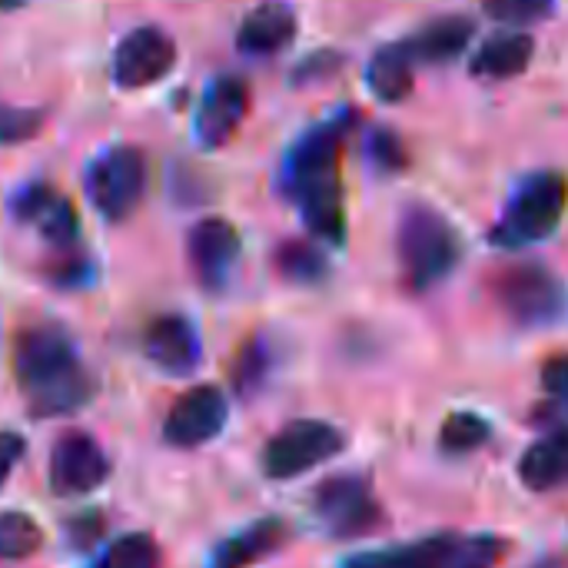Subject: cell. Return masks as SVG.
Returning <instances> with one entry per match:
<instances>
[{
	"mask_svg": "<svg viewBox=\"0 0 568 568\" xmlns=\"http://www.w3.org/2000/svg\"><path fill=\"white\" fill-rule=\"evenodd\" d=\"M359 113L353 106H343L339 113L313 123L290 150L280 166V190L286 200L296 203L306 230L329 243H346V203H343V183H339V160L343 146L356 126Z\"/></svg>",
	"mask_w": 568,
	"mask_h": 568,
	"instance_id": "1",
	"label": "cell"
},
{
	"mask_svg": "<svg viewBox=\"0 0 568 568\" xmlns=\"http://www.w3.org/2000/svg\"><path fill=\"white\" fill-rule=\"evenodd\" d=\"M10 366L20 393L27 396L30 416H70L93 403L97 376L80 363L77 343L57 323H37L17 333Z\"/></svg>",
	"mask_w": 568,
	"mask_h": 568,
	"instance_id": "2",
	"label": "cell"
},
{
	"mask_svg": "<svg viewBox=\"0 0 568 568\" xmlns=\"http://www.w3.org/2000/svg\"><path fill=\"white\" fill-rule=\"evenodd\" d=\"M396 260L406 290L426 293L439 286L463 260V236L429 203H409L396 226Z\"/></svg>",
	"mask_w": 568,
	"mask_h": 568,
	"instance_id": "3",
	"label": "cell"
},
{
	"mask_svg": "<svg viewBox=\"0 0 568 568\" xmlns=\"http://www.w3.org/2000/svg\"><path fill=\"white\" fill-rule=\"evenodd\" d=\"M509 556V539L496 532H436L416 542L363 549L339 568H499Z\"/></svg>",
	"mask_w": 568,
	"mask_h": 568,
	"instance_id": "4",
	"label": "cell"
},
{
	"mask_svg": "<svg viewBox=\"0 0 568 568\" xmlns=\"http://www.w3.org/2000/svg\"><path fill=\"white\" fill-rule=\"evenodd\" d=\"M568 210V176L559 170H539L526 176L496 226L489 230V243L499 250H526L552 236Z\"/></svg>",
	"mask_w": 568,
	"mask_h": 568,
	"instance_id": "5",
	"label": "cell"
},
{
	"mask_svg": "<svg viewBox=\"0 0 568 568\" xmlns=\"http://www.w3.org/2000/svg\"><path fill=\"white\" fill-rule=\"evenodd\" d=\"M489 293L509 323L523 329H542L566 316V283L542 263H509L493 273Z\"/></svg>",
	"mask_w": 568,
	"mask_h": 568,
	"instance_id": "6",
	"label": "cell"
},
{
	"mask_svg": "<svg viewBox=\"0 0 568 568\" xmlns=\"http://www.w3.org/2000/svg\"><path fill=\"white\" fill-rule=\"evenodd\" d=\"M343 449H346V433L339 426L326 419H293L263 446L260 466L266 479L286 483L336 459Z\"/></svg>",
	"mask_w": 568,
	"mask_h": 568,
	"instance_id": "7",
	"label": "cell"
},
{
	"mask_svg": "<svg viewBox=\"0 0 568 568\" xmlns=\"http://www.w3.org/2000/svg\"><path fill=\"white\" fill-rule=\"evenodd\" d=\"M83 186L90 206L106 223H123L146 193V160L136 146H110L90 160Z\"/></svg>",
	"mask_w": 568,
	"mask_h": 568,
	"instance_id": "8",
	"label": "cell"
},
{
	"mask_svg": "<svg viewBox=\"0 0 568 568\" xmlns=\"http://www.w3.org/2000/svg\"><path fill=\"white\" fill-rule=\"evenodd\" d=\"M313 513L333 539H366L386 526L373 483L356 473L323 479L313 493Z\"/></svg>",
	"mask_w": 568,
	"mask_h": 568,
	"instance_id": "9",
	"label": "cell"
},
{
	"mask_svg": "<svg viewBox=\"0 0 568 568\" xmlns=\"http://www.w3.org/2000/svg\"><path fill=\"white\" fill-rule=\"evenodd\" d=\"M173 67H176V43L156 23L133 27L113 47V57H110V77L120 90L153 87L163 77H170Z\"/></svg>",
	"mask_w": 568,
	"mask_h": 568,
	"instance_id": "10",
	"label": "cell"
},
{
	"mask_svg": "<svg viewBox=\"0 0 568 568\" xmlns=\"http://www.w3.org/2000/svg\"><path fill=\"white\" fill-rule=\"evenodd\" d=\"M7 210L17 223L33 226L40 233V240L47 246H53L57 253L77 250V240H80L77 206L60 190H53L50 183H43V180L23 183L20 190L10 193Z\"/></svg>",
	"mask_w": 568,
	"mask_h": 568,
	"instance_id": "11",
	"label": "cell"
},
{
	"mask_svg": "<svg viewBox=\"0 0 568 568\" xmlns=\"http://www.w3.org/2000/svg\"><path fill=\"white\" fill-rule=\"evenodd\" d=\"M110 479V456L103 446L80 429H67L53 449H50V466H47V483L50 493L70 499V496H87L100 489Z\"/></svg>",
	"mask_w": 568,
	"mask_h": 568,
	"instance_id": "12",
	"label": "cell"
},
{
	"mask_svg": "<svg viewBox=\"0 0 568 568\" xmlns=\"http://www.w3.org/2000/svg\"><path fill=\"white\" fill-rule=\"evenodd\" d=\"M240 253H243L240 230L223 216H203L186 233V260L196 283L206 293H223L230 286Z\"/></svg>",
	"mask_w": 568,
	"mask_h": 568,
	"instance_id": "13",
	"label": "cell"
},
{
	"mask_svg": "<svg viewBox=\"0 0 568 568\" xmlns=\"http://www.w3.org/2000/svg\"><path fill=\"white\" fill-rule=\"evenodd\" d=\"M230 423V403L216 386L186 389L163 419V443L173 449H200L213 443Z\"/></svg>",
	"mask_w": 568,
	"mask_h": 568,
	"instance_id": "14",
	"label": "cell"
},
{
	"mask_svg": "<svg viewBox=\"0 0 568 568\" xmlns=\"http://www.w3.org/2000/svg\"><path fill=\"white\" fill-rule=\"evenodd\" d=\"M250 113V87L240 77H216L206 83L196 116H193V136L203 150H220L226 146L236 130L243 126Z\"/></svg>",
	"mask_w": 568,
	"mask_h": 568,
	"instance_id": "15",
	"label": "cell"
},
{
	"mask_svg": "<svg viewBox=\"0 0 568 568\" xmlns=\"http://www.w3.org/2000/svg\"><path fill=\"white\" fill-rule=\"evenodd\" d=\"M143 356L166 376L186 379L200 369L203 343L196 326L183 313H163L150 320L143 333Z\"/></svg>",
	"mask_w": 568,
	"mask_h": 568,
	"instance_id": "16",
	"label": "cell"
},
{
	"mask_svg": "<svg viewBox=\"0 0 568 568\" xmlns=\"http://www.w3.org/2000/svg\"><path fill=\"white\" fill-rule=\"evenodd\" d=\"M300 33V17L286 0H260L236 30V47L246 57H276Z\"/></svg>",
	"mask_w": 568,
	"mask_h": 568,
	"instance_id": "17",
	"label": "cell"
},
{
	"mask_svg": "<svg viewBox=\"0 0 568 568\" xmlns=\"http://www.w3.org/2000/svg\"><path fill=\"white\" fill-rule=\"evenodd\" d=\"M476 37V23L473 17L466 13H446V17H436L429 20L426 27H419L406 43L413 63H429V67H443V63H453L459 60L469 43Z\"/></svg>",
	"mask_w": 568,
	"mask_h": 568,
	"instance_id": "18",
	"label": "cell"
},
{
	"mask_svg": "<svg viewBox=\"0 0 568 568\" xmlns=\"http://www.w3.org/2000/svg\"><path fill=\"white\" fill-rule=\"evenodd\" d=\"M290 536V526L276 516L256 519L250 526H243L240 532L226 536L216 552L210 556L206 568H253L256 562H263L266 556H273Z\"/></svg>",
	"mask_w": 568,
	"mask_h": 568,
	"instance_id": "19",
	"label": "cell"
},
{
	"mask_svg": "<svg viewBox=\"0 0 568 568\" xmlns=\"http://www.w3.org/2000/svg\"><path fill=\"white\" fill-rule=\"evenodd\" d=\"M519 479L532 493H556L568 486V426L542 433L516 466Z\"/></svg>",
	"mask_w": 568,
	"mask_h": 568,
	"instance_id": "20",
	"label": "cell"
},
{
	"mask_svg": "<svg viewBox=\"0 0 568 568\" xmlns=\"http://www.w3.org/2000/svg\"><path fill=\"white\" fill-rule=\"evenodd\" d=\"M536 57V40L526 30H506L489 37L469 60L473 77L483 80H513L529 70Z\"/></svg>",
	"mask_w": 568,
	"mask_h": 568,
	"instance_id": "21",
	"label": "cell"
},
{
	"mask_svg": "<svg viewBox=\"0 0 568 568\" xmlns=\"http://www.w3.org/2000/svg\"><path fill=\"white\" fill-rule=\"evenodd\" d=\"M366 87L379 103H403L413 93L416 77L406 43H386L373 53L366 67Z\"/></svg>",
	"mask_w": 568,
	"mask_h": 568,
	"instance_id": "22",
	"label": "cell"
},
{
	"mask_svg": "<svg viewBox=\"0 0 568 568\" xmlns=\"http://www.w3.org/2000/svg\"><path fill=\"white\" fill-rule=\"evenodd\" d=\"M273 366H276V349L266 336H250L236 356H233V366H230V383L236 389V396L243 399H253L256 393L266 389L270 376H273Z\"/></svg>",
	"mask_w": 568,
	"mask_h": 568,
	"instance_id": "23",
	"label": "cell"
},
{
	"mask_svg": "<svg viewBox=\"0 0 568 568\" xmlns=\"http://www.w3.org/2000/svg\"><path fill=\"white\" fill-rule=\"evenodd\" d=\"M273 266L286 283L296 286H316L329 276L326 253L310 240H283L273 253Z\"/></svg>",
	"mask_w": 568,
	"mask_h": 568,
	"instance_id": "24",
	"label": "cell"
},
{
	"mask_svg": "<svg viewBox=\"0 0 568 568\" xmlns=\"http://www.w3.org/2000/svg\"><path fill=\"white\" fill-rule=\"evenodd\" d=\"M43 546V529L30 513H0V562H20L37 556Z\"/></svg>",
	"mask_w": 568,
	"mask_h": 568,
	"instance_id": "25",
	"label": "cell"
},
{
	"mask_svg": "<svg viewBox=\"0 0 568 568\" xmlns=\"http://www.w3.org/2000/svg\"><path fill=\"white\" fill-rule=\"evenodd\" d=\"M489 439H493L489 419H483V416L473 413V409L449 413L446 423H443V429H439V446H443V453H449V456L476 453V449L486 446Z\"/></svg>",
	"mask_w": 568,
	"mask_h": 568,
	"instance_id": "26",
	"label": "cell"
},
{
	"mask_svg": "<svg viewBox=\"0 0 568 568\" xmlns=\"http://www.w3.org/2000/svg\"><path fill=\"white\" fill-rule=\"evenodd\" d=\"M160 556H156V542L146 532H130L120 536L116 542H110V549L100 556L97 568H156Z\"/></svg>",
	"mask_w": 568,
	"mask_h": 568,
	"instance_id": "27",
	"label": "cell"
},
{
	"mask_svg": "<svg viewBox=\"0 0 568 568\" xmlns=\"http://www.w3.org/2000/svg\"><path fill=\"white\" fill-rule=\"evenodd\" d=\"M366 156L373 163L376 173L383 176H393V173H403L409 166V146L406 140L393 130V126H376L366 140Z\"/></svg>",
	"mask_w": 568,
	"mask_h": 568,
	"instance_id": "28",
	"label": "cell"
},
{
	"mask_svg": "<svg viewBox=\"0 0 568 568\" xmlns=\"http://www.w3.org/2000/svg\"><path fill=\"white\" fill-rule=\"evenodd\" d=\"M47 113L37 106H13V103H0V146H13V143H27L43 130Z\"/></svg>",
	"mask_w": 568,
	"mask_h": 568,
	"instance_id": "29",
	"label": "cell"
},
{
	"mask_svg": "<svg viewBox=\"0 0 568 568\" xmlns=\"http://www.w3.org/2000/svg\"><path fill=\"white\" fill-rule=\"evenodd\" d=\"M483 10L509 27L539 23L556 13V0H483Z\"/></svg>",
	"mask_w": 568,
	"mask_h": 568,
	"instance_id": "30",
	"label": "cell"
},
{
	"mask_svg": "<svg viewBox=\"0 0 568 568\" xmlns=\"http://www.w3.org/2000/svg\"><path fill=\"white\" fill-rule=\"evenodd\" d=\"M343 63H346V57H343L339 50L323 47V50H313L310 57H303V60L296 63V70H293L290 80H293L296 87L323 83V80H333V77L343 70Z\"/></svg>",
	"mask_w": 568,
	"mask_h": 568,
	"instance_id": "31",
	"label": "cell"
},
{
	"mask_svg": "<svg viewBox=\"0 0 568 568\" xmlns=\"http://www.w3.org/2000/svg\"><path fill=\"white\" fill-rule=\"evenodd\" d=\"M93 263L87 256H80L77 250H67L63 260H57L50 270H47V280L53 286H63V290H80V286H90L93 283Z\"/></svg>",
	"mask_w": 568,
	"mask_h": 568,
	"instance_id": "32",
	"label": "cell"
},
{
	"mask_svg": "<svg viewBox=\"0 0 568 568\" xmlns=\"http://www.w3.org/2000/svg\"><path fill=\"white\" fill-rule=\"evenodd\" d=\"M539 379H542V389L549 393V399L568 403V353H556L552 359H546L539 369Z\"/></svg>",
	"mask_w": 568,
	"mask_h": 568,
	"instance_id": "33",
	"label": "cell"
},
{
	"mask_svg": "<svg viewBox=\"0 0 568 568\" xmlns=\"http://www.w3.org/2000/svg\"><path fill=\"white\" fill-rule=\"evenodd\" d=\"M23 453H27L23 436L13 433V429H0V489L10 483V476H13L17 463L23 459Z\"/></svg>",
	"mask_w": 568,
	"mask_h": 568,
	"instance_id": "34",
	"label": "cell"
},
{
	"mask_svg": "<svg viewBox=\"0 0 568 568\" xmlns=\"http://www.w3.org/2000/svg\"><path fill=\"white\" fill-rule=\"evenodd\" d=\"M100 532H103V516L100 513H80L70 526H67V539H70V546L77 549H87L90 542H97L100 539Z\"/></svg>",
	"mask_w": 568,
	"mask_h": 568,
	"instance_id": "35",
	"label": "cell"
},
{
	"mask_svg": "<svg viewBox=\"0 0 568 568\" xmlns=\"http://www.w3.org/2000/svg\"><path fill=\"white\" fill-rule=\"evenodd\" d=\"M20 3H27V0H0V10H13V7H20Z\"/></svg>",
	"mask_w": 568,
	"mask_h": 568,
	"instance_id": "36",
	"label": "cell"
},
{
	"mask_svg": "<svg viewBox=\"0 0 568 568\" xmlns=\"http://www.w3.org/2000/svg\"><path fill=\"white\" fill-rule=\"evenodd\" d=\"M532 568H559V562H536Z\"/></svg>",
	"mask_w": 568,
	"mask_h": 568,
	"instance_id": "37",
	"label": "cell"
}]
</instances>
